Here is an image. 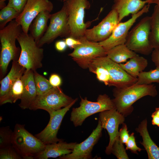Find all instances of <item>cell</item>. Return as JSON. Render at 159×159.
<instances>
[{
	"label": "cell",
	"instance_id": "cell-1",
	"mask_svg": "<svg viewBox=\"0 0 159 159\" xmlns=\"http://www.w3.org/2000/svg\"><path fill=\"white\" fill-rule=\"evenodd\" d=\"M23 32L21 26L15 20L0 30L1 50L0 55V78L6 74L10 62L17 61L20 56L21 49L16 47V40Z\"/></svg>",
	"mask_w": 159,
	"mask_h": 159
},
{
	"label": "cell",
	"instance_id": "cell-10",
	"mask_svg": "<svg viewBox=\"0 0 159 159\" xmlns=\"http://www.w3.org/2000/svg\"><path fill=\"white\" fill-rule=\"evenodd\" d=\"M79 39L81 43L68 55L81 68L88 69L94 59L106 56V52L99 42L90 41L84 36Z\"/></svg>",
	"mask_w": 159,
	"mask_h": 159
},
{
	"label": "cell",
	"instance_id": "cell-18",
	"mask_svg": "<svg viewBox=\"0 0 159 159\" xmlns=\"http://www.w3.org/2000/svg\"><path fill=\"white\" fill-rule=\"evenodd\" d=\"M21 79L23 84L24 91L19 105L22 109H29L37 96L34 71L31 69L26 70Z\"/></svg>",
	"mask_w": 159,
	"mask_h": 159
},
{
	"label": "cell",
	"instance_id": "cell-26",
	"mask_svg": "<svg viewBox=\"0 0 159 159\" xmlns=\"http://www.w3.org/2000/svg\"><path fill=\"white\" fill-rule=\"evenodd\" d=\"M21 77L16 80L6 94L0 98L1 105L7 103H15L18 100L21 99L24 91L23 84Z\"/></svg>",
	"mask_w": 159,
	"mask_h": 159
},
{
	"label": "cell",
	"instance_id": "cell-37",
	"mask_svg": "<svg viewBox=\"0 0 159 159\" xmlns=\"http://www.w3.org/2000/svg\"><path fill=\"white\" fill-rule=\"evenodd\" d=\"M122 125V128L119 131V137L122 143L123 144H125L128 140L130 135L126 124L124 122Z\"/></svg>",
	"mask_w": 159,
	"mask_h": 159
},
{
	"label": "cell",
	"instance_id": "cell-36",
	"mask_svg": "<svg viewBox=\"0 0 159 159\" xmlns=\"http://www.w3.org/2000/svg\"><path fill=\"white\" fill-rule=\"evenodd\" d=\"M7 6L13 8L20 13L23 9L28 0H9Z\"/></svg>",
	"mask_w": 159,
	"mask_h": 159
},
{
	"label": "cell",
	"instance_id": "cell-41",
	"mask_svg": "<svg viewBox=\"0 0 159 159\" xmlns=\"http://www.w3.org/2000/svg\"><path fill=\"white\" fill-rule=\"evenodd\" d=\"M152 61L156 67H159V49H154L152 52Z\"/></svg>",
	"mask_w": 159,
	"mask_h": 159
},
{
	"label": "cell",
	"instance_id": "cell-11",
	"mask_svg": "<svg viewBox=\"0 0 159 159\" xmlns=\"http://www.w3.org/2000/svg\"><path fill=\"white\" fill-rule=\"evenodd\" d=\"M91 62L102 66L107 69L110 78V86L118 88H125L135 84L137 81V78L130 75L119 64L107 56L96 58Z\"/></svg>",
	"mask_w": 159,
	"mask_h": 159
},
{
	"label": "cell",
	"instance_id": "cell-25",
	"mask_svg": "<svg viewBox=\"0 0 159 159\" xmlns=\"http://www.w3.org/2000/svg\"><path fill=\"white\" fill-rule=\"evenodd\" d=\"M137 54L129 49L125 44H120L106 52V56L118 64L126 62L127 60Z\"/></svg>",
	"mask_w": 159,
	"mask_h": 159
},
{
	"label": "cell",
	"instance_id": "cell-15",
	"mask_svg": "<svg viewBox=\"0 0 159 159\" xmlns=\"http://www.w3.org/2000/svg\"><path fill=\"white\" fill-rule=\"evenodd\" d=\"M53 9V4L49 0H28L22 11L15 20L21 26L23 32L28 34L31 24L40 12H51Z\"/></svg>",
	"mask_w": 159,
	"mask_h": 159
},
{
	"label": "cell",
	"instance_id": "cell-35",
	"mask_svg": "<svg viewBox=\"0 0 159 159\" xmlns=\"http://www.w3.org/2000/svg\"><path fill=\"white\" fill-rule=\"evenodd\" d=\"M134 133H132L130 135L128 140L125 144L126 145V150H129L133 153L137 154L138 151L140 152L143 149L138 147L136 145Z\"/></svg>",
	"mask_w": 159,
	"mask_h": 159
},
{
	"label": "cell",
	"instance_id": "cell-8",
	"mask_svg": "<svg viewBox=\"0 0 159 159\" xmlns=\"http://www.w3.org/2000/svg\"><path fill=\"white\" fill-rule=\"evenodd\" d=\"M74 100L65 94L60 87H53L45 93L37 95L29 109L33 110H43L49 114L67 106Z\"/></svg>",
	"mask_w": 159,
	"mask_h": 159
},
{
	"label": "cell",
	"instance_id": "cell-19",
	"mask_svg": "<svg viewBox=\"0 0 159 159\" xmlns=\"http://www.w3.org/2000/svg\"><path fill=\"white\" fill-rule=\"evenodd\" d=\"M148 0H114L112 9H115L119 15L120 22L130 14L138 12L148 4Z\"/></svg>",
	"mask_w": 159,
	"mask_h": 159
},
{
	"label": "cell",
	"instance_id": "cell-3",
	"mask_svg": "<svg viewBox=\"0 0 159 159\" xmlns=\"http://www.w3.org/2000/svg\"><path fill=\"white\" fill-rule=\"evenodd\" d=\"M24 126L19 124L15 125L11 145L23 159H34L44 150L45 145L26 130Z\"/></svg>",
	"mask_w": 159,
	"mask_h": 159
},
{
	"label": "cell",
	"instance_id": "cell-29",
	"mask_svg": "<svg viewBox=\"0 0 159 159\" xmlns=\"http://www.w3.org/2000/svg\"><path fill=\"white\" fill-rule=\"evenodd\" d=\"M88 69L91 72L95 74L97 79L106 85L110 86V78L107 69L100 65L91 62Z\"/></svg>",
	"mask_w": 159,
	"mask_h": 159
},
{
	"label": "cell",
	"instance_id": "cell-23",
	"mask_svg": "<svg viewBox=\"0 0 159 159\" xmlns=\"http://www.w3.org/2000/svg\"><path fill=\"white\" fill-rule=\"evenodd\" d=\"M50 13L47 11H42L36 17L30 26V34L37 44L47 30V22L51 15Z\"/></svg>",
	"mask_w": 159,
	"mask_h": 159
},
{
	"label": "cell",
	"instance_id": "cell-32",
	"mask_svg": "<svg viewBox=\"0 0 159 159\" xmlns=\"http://www.w3.org/2000/svg\"><path fill=\"white\" fill-rule=\"evenodd\" d=\"M13 132L9 126L3 127L0 128V149L11 145Z\"/></svg>",
	"mask_w": 159,
	"mask_h": 159
},
{
	"label": "cell",
	"instance_id": "cell-42",
	"mask_svg": "<svg viewBox=\"0 0 159 159\" xmlns=\"http://www.w3.org/2000/svg\"><path fill=\"white\" fill-rule=\"evenodd\" d=\"M151 117L152 124L153 125H157L159 127V116L153 113L151 115Z\"/></svg>",
	"mask_w": 159,
	"mask_h": 159
},
{
	"label": "cell",
	"instance_id": "cell-12",
	"mask_svg": "<svg viewBox=\"0 0 159 159\" xmlns=\"http://www.w3.org/2000/svg\"><path fill=\"white\" fill-rule=\"evenodd\" d=\"M150 4L145 5L138 12L132 15L127 21L120 22L107 39L99 42L106 52L117 45L125 44L130 29L138 18L148 12Z\"/></svg>",
	"mask_w": 159,
	"mask_h": 159
},
{
	"label": "cell",
	"instance_id": "cell-6",
	"mask_svg": "<svg viewBox=\"0 0 159 159\" xmlns=\"http://www.w3.org/2000/svg\"><path fill=\"white\" fill-rule=\"evenodd\" d=\"M68 15L71 30L70 37L79 39L84 37L91 21H84L85 10L88 9L90 4L88 0H64Z\"/></svg>",
	"mask_w": 159,
	"mask_h": 159
},
{
	"label": "cell",
	"instance_id": "cell-28",
	"mask_svg": "<svg viewBox=\"0 0 159 159\" xmlns=\"http://www.w3.org/2000/svg\"><path fill=\"white\" fill-rule=\"evenodd\" d=\"M153 82L159 83V67H158L148 72H141L137 77L135 84L146 85Z\"/></svg>",
	"mask_w": 159,
	"mask_h": 159
},
{
	"label": "cell",
	"instance_id": "cell-13",
	"mask_svg": "<svg viewBox=\"0 0 159 159\" xmlns=\"http://www.w3.org/2000/svg\"><path fill=\"white\" fill-rule=\"evenodd\" d=\"M120 22L119 15L115 9H112L108 14L97 25L87 29L84 37L88 40L100 42L107 39Z\"/></svg>",
	"mask_w": 159,
	"mask_h": 159
},
{
	"label": "cell",
	"instance_id": "cell-20",
	"mask_svg": "<svg viewBox=\"0 0 159 159\" xmlns=\"http://www.w3.org/2000/svg\"><path fill=\"white\" fill-rule=\"evenodd\" d=\"M77 143H67L63 140L57 143L45 145L44 150L34 159L57 158L72 153Z\"/></svg>",
	"mask_w": 159,
	"mask_h": 159
},
{
	"label": "cell",
	"instance_id": "cell-40",
	"mask_svg": "<svg viewBox=\"0 0 159 159\" xmlns=\"http://www.w3.org/2000/svg\"><path fill=\"white\" fill-rule=\"evenodd\" d=\"M67 47L64 40L57 41L55 44V47L56 49L59 52H63L65 51Z\"/></svg>",
	"mask_w": 159,
	"mask_h": 159
},
{
	"label": "cell",
	"instance_id": "cell-17",
	"mask_svg": "<svg viewBox=\"0 0 159 159\" xmlns=\"http://www.w3.org/2000/svg\"><path fill=\"white\" fill-rule=\"evenodd\" d=\"M102 129L101 122L99 119L97 127L86 139L80 143H77L72 153L60 156L57 159H92V151L102 135Z\"/></svg>",
	"mask_w": 159,
	"mask_h": 159
},
{
	"label": "cell",
	"instance_id": "cell-31",
	"mask_svg": "<svg viewBox=\"0 0 159 159\" xmlns=\"http://www.w3.org/2000/svg\"><path fill=\"white\" fill-rule=\"evenodd\" d=\"M34 77L37 95L44 94L53 87L45 77L34 71Z\"/></svg>",
	"mask_w": 159,
	"mask_h": 159
},
{
	"label": "cell",
	"instance_id": "cell-43",
	"mask_svg": "<svg viewBox=\"0 0 159 159\" xmlns=\"http://www.w3.org/2000/svg\"><path fill=\"white\" fill-rule=\"evenodd\" d=\"M155 4L159 9V0H148V4Z\"/></svg>",
	"mask_w": 159,
	"mask_h": 159
},
{
	"label": "cell",
	"instance_id": "cell-21",
	"mask_svg": "<svg viewBox=\"0 0 159 159\" xmlns=\"http://www.w3.org/2000/svg\"><path fill=\"white\" fill-rule=\"evenodd\" d=\"M146 119L143 120L135 130L142 137L143 142H140L146 150L149 159H159V147L152 140L147 129Z\"/></svg>",
	"mask_w": 159,
	"mask_h": 159
},
{
	"label": "cell",
	"instance_id": "cell-33",
	"mask_svg": "<svg viewBox=\"0 0 159 159\" xmlns=\"http://www.w3.org/2000/svg\"><path fill=\"white\" fill-rule=\"evenodd\" d=\"M112 153L118 159H128L129 157L126 151L123 144L121 141L119 137L115 140L112 148Z\"/></svg>",
	"mask_w": 159,
	"mask_h": 159
},
{
	"label": "cell",
	"instance_id": "cell-24",
	"mask_svg": "<svg viewBox=\"0 0 159 159\" xmlns=\"http://www.w3.org/2000/svg\"><path fill=\"white\" fill-rule=\"evenodd\" d=\"M120 67L131 76L137 78L139 74L146 67L147 60L137 54L125 64H119Z\"/></svg>",
	"mask_w": 159,
	"mask_h": 159
},
{
	"label": "cell",
	"instance_id": "cell-5",
	"mask_svg": "<svg viewBox=\"0 0 159 159\" xmlns=\"http://www.w3.org/2000/svg\"><path fill=\"white\" fill-rule=\"evenodd\" d=\"M151 26V16L142 18L129 32L125 44L136 53L150 54L153 49L149 40Z\"/></svg>",
	"mask_w": 159,
	"mask_h": 159
},
{
	"label": "cell",
	"instance_id": "cell-39",
	"mask_svg": "<svg viewBox=\"0 0 159 159\" xmlns=\"http://www.w3.org/2000/svg\"><path fill=\"white\" fill-rule=\"evenodd\" d=\"M64 40L65 41L67 46L71 49H74L81 43L80 39H75L71 37H67Z\"/></svg>",
	"mask_w": 159,
	"mask_h": 159
},
{
	"label": "cell",
	"instance_id": "cell-22",
	"mask_svg": "<svg viewBox=\"0 0 159 159\" xmlns=\"http://www.w3.org/2000/svg\"><path fill=\"white\" fill-rule=\"evenodd\" d=\"M26 70V68L18 62L12 61L9 72L0 81V98L6 94L14 82L22 77Z\"/></svg>",
	"mask_w": 159,
	"mask_h": 159
},
{
	"label": "cell",
	"instance_id": "cell-9",
	"mask_svg": "<svg viewBox=\"0 0 159 159\" xmlns=\"http://www.w3.org/2000/svg\"><path fill=\"white\" fill-rule=\"evenodd\" d=\"M49 20L50 23L47 30L37 44L39 47L45 44L51 43L58 37L66 38L70 36L71 30L68 15L64 4L60 10L51 14Z\"/></svg>",
	"mask_w": 159,
	"mask_h": 159
},
{
	"label": "cell",
	"instance_id": "cell-27",
	"mask_svg": "<svg viewBox=\"0 0 159 159\" xmlns=\"http://www.w3.org/2000/svg\"><path fill=\"white\" fill-rule=\"evenodd\" d=\"M151 17L150 43L153 49H159V9L156 5Z\"/></svg>",
	"mask_w": 159,
	"mask_h": 159
},
{
	"label": "cell",
	"instance_id": "cell-38",
	"mask_svg": "<svg viewBox=\"0 0 159 159\" xmlns=\"http://www.w3.org/2000/svg\"><path fill=\"white\" fill-rule=\"evenodd\" d=\"M49 80L51 85L54 87H60L62 83L61 77L56 74H51Z\"/></svg>",
	"mask_w": 159,
	"mask_h": 159
},
{
	"label": "cell",
	"instance_id": "cell-7",
	"mask_svg": "<svg viewBox=\"0 0 159 159\" xmlns=\"http://www.w3.org/2000/svg\"><path fill=\"white\" fill-rule=\"evenodd\" d=\"M21 52L18 62L26 70L33 71L42 67V61L44 57V49L38 47L31 35L22 32L18 36Z\"/></svg>",
	"mask_w": 159,
	"mask_h": 159
},
{
	"label": "cell",
	"instance_id": "cell-14",
	"mask_svg": "<svg viewBox=\"0 0 159 159\" xmlns=\"http://www.w3.org/2000/svg\"><path fill=\"white\" fill-rule=\"evenodd\" d=\"M77 98L67 106L49 114L50 120L46 127L35 136L45 145L57 143L63 140L57 137V135L63 119L66 113L77 101Z\"/></svg>",
	"mask_w": 159,
	"mask_h": 159
},
{
	"label": "cell",
	"instance_id": "cell-16",
	"mask_svg": "<svg viewBox=\"0 0 159 159\" xmlns=\"http://www.w3.org/2000/svg\"><path fill=\"white\" fill-rule=\"evenodd\" d=\"M125 117L115 107L99 112V119L101 122V126L102 128L107 130L109 136V143L105 150L107 155H109L112 153L113 143L119 137V126L124 122Z\"/></svg>",
	"mask_w": 159,
	"mask_h": 159
},
{
	"label": "cell",
	"instance_id": "cell-45",
	"mask_svg": "<svg viewBox=\"0 0 159 159\" xmlns=\"http://www.w3.org/2000/svg\"><path fill=\"white\" fill-rule=\"evenodd\" d=\"M153 113L159 116V107L156 108L155 110Z\"/></svg>",
	"mask_w": 159,
	"mask_h": 159
},
{
	"label": "cell",
	"instance_id": "cell-2",
	"mask_svg": "<svg viewBox=\"0 0 159 159\" xmlns=\"http://www.w3.org/2000/svg\"><path fill=\"white\" fill-rule=\"evenodd\" d=\"M158 94L156 86L153 84H134L123 88H116L113 90L112 99L117 110L125 117L133 110V104L140 98L149 95L155 97Z\"/></svg>",
	"mask_w": 159,
	"mask_h": 159
},
{
	"label": "cell",
	"instance_id": "cell-34",
	"mask_svg": "<svg viewBox=\"0 0 159 159\" xmlns=\"http://www.w3.org/2000/svg\"><path fill=\"white\" fill-rule=\"evenodd\" d=\"M0 159H21L22 157L12 145L0 149Z\"/></svg>",
	"mask_w": 159,
	"mask_h": 159
},
{
	"label": "cell",
	"instance_id": "cell-44",
	"mask_svg": "<svg viewBox=\"0 0 159 159\" xmlns=\"http://www.w3.org/2000/svg\"><path fill=\"white\" fill-rule=\"evenodd\" d=\"M6 0H0V8L1 9L6 6L5 1Z\"/></svg>",
	"mask_w": 159,
	"mask_h": 159
},
{
	"label": "cell",
	"instance_id": "cell-4",
	"mask_svg": "<svg viewBox=\"0 0 159 159\" xmlns=\"http://www.w3.org/2000/svg\"><path fill=\"white\" fill-rule=\"evenodd\" d=\"M80 97V106L73 108L71 113L70 120L75 127L82 125L86 118L93 114L115 107L112 99L106 94L99 95L96 102Z\"/></svg>",
	"mask_w": 159,
	"mask_h": 159
},
{
	"label": "cell",
	"instance_id": "cell-30",
	"mask_svg": "<svg viewBox=\"0 0 159 159\" xmlns=\"http://www.w3.org/2000/svg\"><path fill=\"white\" fill-rule=\"evenodd\" d=\"M20 12L13 8L7 6L0 11V30L4 28L6 24L16 18Z\"/></svg>",
	"mask_w": 159,
	"mask_h": 159
}]
</instances>
